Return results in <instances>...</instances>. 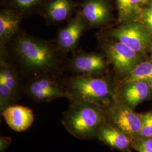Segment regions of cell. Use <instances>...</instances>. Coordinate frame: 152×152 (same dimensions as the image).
Returning <instances> with one entry per match:
<instances>
[{
    "label": "cell",
    "instance_id": "cell-1",
    "mask_svg": "<svg viewBox=\"0 0 152 152\" xmlns=\"http://www.w3.org/2000/svg\"><path fill=\"white\" fill-rule=\"evenodd\" d=\"M11 56L30 78L56 76L63 68V53L56 44L19 33L11 40Z\"/></svg>",
    "mask_w": 152,
    "mask_h": 152
},
{
    "label": "cell",
    "instance_id": "cell-2",
    "mask_svg": "<svg viewBox=\"0 0 152 152\" xmlns=\"http://www.w3.org/2000/svg\"><path fill=\"white\" fill-rule=\"evenodd\" d=\"M63 113L61 122L72 136L81 140L96 137L99 128L108 121L107 113L97 105L80 100H71Z\"/></svg>",
    "mask_w": 152,
    "mask_h": 152
},
{
    "label": "cell",
    "instance_id": "cell-3",
    "mask_svg": "<svg viewBox=\"0 0 152 152\" xmlns=\"http://www.w3.org/2000/svg\"><path fill=\"white\" fill-rule=\"evenodd\" d=\"M64 82L69 101L86 102L102 108L110 104L111 89L108 82L103 78L76 75L69 77Z\"/></svg>",
    "mask_w": 152,
    "mask_h": 152
},
{
    "label": "cell",
    "instance_id": "cell-4",
    "mask_svg": "<svg viewBox=\"0 0 152 152\" xmlns=\"http://www.w3.org/2000/svg\"><path fill=\"white\" fill-rule=\"evenodd\" d=\"M0 112L15 104L23 92L20 76L10 60L5 46H0Z\"/></svg>",
    "mask_w": 152,
    "mask_h": 152
},
{
    "label": "cell",
    "instance_id": "cell-5",
    "mask_svg": "<svg viewBox=\"0 0 152 152\" xmlns=\"http://www.w3.org/2000/svg\"><path fill=\"white\" fill-rule=\"evenodd\" d=\"M23 92L37 103H49L56 99H69L64 82H60L56 76H36L30 78L24 85Z\"/></svg>",
    "mask_w": 152,
    "mask_h": 152
},
{
    "label": "cell",
    "instance_id": "cell-6",
    "mask_svg": "<svg viewBox=\"0 0 152 152\" xmlns=\"http://www.w3.org/2000/svg\"><path fill=\"white\" fill-rule=\"evenodd\" d=\"M109 121L128 136L136 140L141 130V115L136 114L125 103L115 102L107 111Z\"/></svg>",
    "mask_w": 152,
    "mask_h": 152
},
{
    "label": "cell",
    "instance_id": "cell-7",
    "mask_svg": "<svg viewBox=\"0 0 152 152\" xmlns=\"http://www.w3.org/2000/svg\"><path fill=\"white\" fill-rule=\"evenodd\" d=\"M109 36L125 44L136 53H142L147 49L151 37L147 28L141 24L130 22L114 28Z\"/></svg>",
    "mask_w": 152,
    "mask_h": 152
},
{
    "label": "cell",
    "instance_id": "cell-8",
    "mask_svg": "<svg viewBox=\"0 0 152 152\" xmlns=\"http://www.w3.org/2000/svg\"><path fill=\"white\" fill-rule=\"evenodd\" d=\"M105 51L114 69L121 75H128L136 65L137 53L125 44L114 39L105 47Z\"/></svg>",
    "mask_w": 152,
    "mask_h": 152
},
{
    "label": "cell",
    "instance_id": "cell-9",
    "mask_svg": "<svg viewBox=\"0 0 152 152\" xmlns=\"http://www.w3.org/2000/svg\"><path fill=\"white\" fill-rule=\"evenodd\" d=\"M88 26L81 13L76 14L65 27L58 32L55 43L63 53L74 51L79 40Z\"/></svg>",
    "mask_w": 152,
    "mask_h": 152
},
{
    "label": "cell",
    "instance_id": "cell-10",
    "mask_svg": "<svg viewBox=\"0 0 152 152\" xmlns=\"http://www.w3.org/2000/svg\"><path fill=\"white\" fill-rule=\"evenodd\" d=\"M107 66L102 55L79 51L68 63L69 70L76 75L96 76L103 72Z\"/></svg>",
    "mask_w": 152,
    "mask_h": 152
},
{
    "label": "cell",
    "instance_id": "cell-11",
    "mask_svg": "<svg viewBox=\"0 0 152 152\" xmlns=\"http://www.w3.org/2000/svg\"><path fill=\"white\" fill-rule=\"evenodd\" d=\"M1 114L9 127L19 132L27 130L34 120L32 110L20 105L14 104L9 106Z\"/></svg>",
    "mask_w": 152,
    "mask_h": 152
},
{
    "label": "cell",
    "instance_id": "cell-12",
    "mask_svg": "<svg viewBox=\"0 0 152 152\" xmlns=\"http://www.w3.org/2000/svg\"><path fill=\"white\" fill-rule=\"evenodd\" d=\"M96 139L105 144L121 152H131L130 139L108 120L99 129Z\"/></svg>",
    "mask_w": 152,
    "mask_h": 152
},
{
    "label": "cell",
    "instance_id": "cell-13",
    "mask_svg": "<svg viewBox=\"0 0 152 152\" xmlns=\"http://www.w3.org/2000/svg\"><path fill=\"white\" fill-rule=\"evenodd\" d=\"M80 12L90 27L103 25L109 17L108 7L104 0H86Z\"/></svg>",
    "mask_w": 152,
    "mask_h": 152
},
{
    "label": "cell",
    "instance_id": "cell-14",
    "mask_svg": "<svg viewBox=\"0 0 152 152\" xmlns=\"http://www.w3.org/2000/svg\"><path fill=\"white\" fill-rule=\"evenodd\" d=\"M22 17L8 8L0 12V46H5L19 33Z\"/></svg>",
    "mask_w": 152,
    "mask_h": 152
},
{
    "label": "cell",
    "instance_id": "cell-15",
    "mask_svg": "<svg viewBox=\"0 0 152 152\" xmlns=\"http://www.w3.org/2000/svg\"><path fill=\"white\" fill-rule=\"evenodd\" d=\"M73 7L71 0H49L42 12L49 23H59L69 18Z\"/></svg>",
    "mask_w": 152,
    "mask_h": 152
},
{
    "label": "cell",
    "instance_id": "cell-16",
    "mask_svg": "<svg viewBox=\"0 0 152 152\" xmlns=\"http://www.w3.org/2000/svg\"><path fill=\"white\" fill-rule=\"evenodd\" d=\"M149 94V86L147 82L137 81L125 85L121 95L125 103L131 108L145 100Z\"/></svg>",
    "mask_w": 152,
    "mask_h": 152
},
{
    "label": "cell",
    "instance_id": "cell-17",
    "mask_svg": "<svg viewBox=\"0 0 152 152\" xmlns=\"http://www.w3.org/2000/svg\"><path fill=\"white\" fill-rule=\"evenodd\" d=\"M7 7L23 18L43 11L49 0H5Z\"/></svg>",
    "mask_w": 152,
    "mask_h": 152
},
{
    "label": "cell",
    "instance_id": "cell-18",
    "mask_svg": "<svg viewBox=\"0 0 152 152\" xmlns=\"http://www.w3.org/2000/svg\"><path fill=\"white\" fill-rule=\"evenodd\" d=\"M152 80V62L145 61L136 65L127 75L123 85L137 81L149 82Z\"/></svg>",
    "mask_w": 152,
    "mask_h": 152
},
{
    "label": "cell",
    "instance_id": "cell-19",
    "mask_svg": "<svg viewBox=\"0 0 152 152\" xmlns=\"http://www.w3.org/2000/svg\"><path fill=\"white\" fill-rule=\"evenodd\" d=\"M118 11V20L127 23L140 12V0H116Z\"/></svg>",
    "mask_w": 152,
    "mask_h": 152
},
{
    "label": "cell",
    "instance_id": "cell-20",
    "mask_svg": "<svg viewBox=\"0 0 152 152\" xmlns=\"http://www.w3.org/2000/svg\"><path fill=\"white\" fill-rule=\"evenodd\" d=\"M140 115L141 127L139 136L141 138L152 137V112L140 114Z\"/></svg>",
    "mask_w": 152,
    "mask_h": 152
},
{
    "label": "cell",
    "instance_id": "cell-21",
    "mask_svg": "<svg viewBox=\"0 0 152 152\" xmlns=\"http://www.w3.org/2000/svg\"><path fill=\"white\" fill-rule=\"evenodd\" d=\"M131 145L138 152H152V137L136 139Z\"/></svg>",
    "mask_w": 152,
    "mask_h": 152
},
{
    "label": "cell",
    "instance_id": "cell-22",
    "mask_svg": "<svg viewBox=\"0 0 152 152\" xmlns=\"http://www.w3.org/2000/svg\"><path fill=\"white\" fill-rule=\"evenodd\" d=\"M12 139L9 136H1L0 152H5L11 145Z\"/></svg>",
    "mask_w": 152,
    "mask_h": 152
},
{
    "label": "cell",
    "instance_id": "cell-23",
    "mask_svg": "<svg viewBox=\"0 0 152 152\" xmlns=\"http://www.w3.org/2000/svg\"><path fill=\"white\" fill-rule=\"evenodd\" d=\"M142 19H152V7L145 9L142 14Z\"/></svg>",
    "mask_w": 152,
    "mask_h": 152
},
{
    "label": "cell",
    "instance_id": "cell-24",
    "mask_svg": "<svg viewBox=\"0 0 152 152\" xmlns=\"http://www.w3.org/2000/svg\"><path fill=\"white\" fill-rule=\"evenodd\" d=\"M143 20H144V22H145V24L147 25L148 28L152 31V19H143Z\"/></svg>",
    "mask_w": 152,
    "mask_h": 152
},
{
    "label": "cell",
    "instance_id": "cell-25",
    "mask_svg": "<svg viewBox=\"0 0 152 152\" xmlns=\"http://www.w3.org/2000/svg\"><path fill=\"white\" fill-rule=\"evenodd\" d=\"M149 86L151 87V88L152 91V80L149 82Z\"/></svg>",
    "mask_w": 152,
    "mask_h": 152
},
{
    "label": "cell",
    "instance_id": "cell-26",
    "mask_svg": "<svg viewBox=\"0 0 152 152\" xmlns=\"http://www.w3.org/2000/svg\"><path fill=\"white\" fill-rule=\"evenodd\" d=\"M149 1V0H140L141 4H144V3H145V2H147V1Z\"/></svg>",
    "mask_w": 152,
    "mask_h": 152
},
{
    "label": "cell",
    "instance_id": "cell-27",
    "mask_svg": "<svg viewBox=\"0 0 152 152\" xmlns=\"http://www.w3.org/2000/svg\"></svg>",
    "mask_w": 152,
    "mask_h": 152
}]
</instances>
